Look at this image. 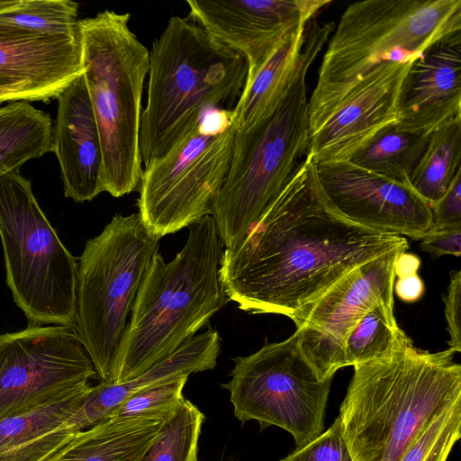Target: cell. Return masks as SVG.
Instances as JSON below:
<instances>
[{"label": "cell", "instance_id": "cell-1", "mask_svg": "<svg viewBox=\"0 0 461 461\" xmlns=\"http://www.w3.org/2000/svg\"><path fill=\"white\" fill-rule=\"evenodd\" d=\"M403 236L364 228L321 199L307 158L237 245L223 250L225 294L251 313L292 319L346 274L397 247Z\"/></svg>", "mask_w": 461, "mask_h": 461}, {"label": "cell", "instance_id": "cell-2", "mask_svg": "<svg viewBox=\"0 0 461 461\" xmlns=\"http://www.w3.org/2000/svg\"><path fill=\"white\" fill-rule=\"evenodd\" d=\"M454 354L420 350L410 339L387 357L354 366L339 416L353 461H400L436 418L461 402Z\"/></svg>", "mask_w": 461, "mask_h": 461}, {"label": "cell", "instance_id": "cell-3", "mask_svg": "<svg viewBox=\"0 0 461 461\" xmlns=\"http://www.w3.org/2000/svg\"><path fill=\"white\" fill-rule=\"evenodd\" d=\"M170 262L158 251L141 279L113 366V382L131 380L171 355L229 301L220 276L222 243L212 215L188 226Z\"/></svg>", "mask_w": 461, "mask_h": 461}, {"label": "cell", "instance_id": "cell-4", "mask_svg": "<svg viewBox=\"0 0 461 461\" xmlns=\"http://www.w3.org/2000/svg\"><path fill=\"white\" fill-rule=\"evenodd\" d=\"M247 73L246 59L190 15L171 17L149 51L140 131L144 167L176 145L210 111L233 110Z\"/></svg>", "mask_w": 461, "mask_h": 461}, {"label": "cell", "instance_id": "cell-5", "mask_svg": "<svg viewBox=\"0 0 461 461\" xmlns=\"http://www.w3.org/2000/svg\"><path fill=\"white\" fill-rule=\"evenodd\" d=\"M334 26L316 18L307 23L305 58L290 89L266 119L246 131H236L230 169L211 214L226 249L245 238L307 158L306 76Z\"/></svg>", "mask_w": 461, "mask_h": 461}, {"label": "cell", "instance_id": "cell-6", "mask_svg": "<svg viewBox=\"0 0 461 461\" xmlns=\"http://www.w3.org/2000/svg\"><path fill=\"white\" fill-rule=\"evenodd\" d=\"M130 14L104 10L79 21L84 76L104 162V192L121 197L139 190L141 98L149 51L131 30Z\"/></svg>", "mask_w": 461, "mask_h": 461}, {"label": "cell", "instance_id": "cell-7", "mask_svg": "<svg viewBox=\"0 0 461 461\" xmlns=\"http://www.w3.org/2000/svg\"><path fill=\"white\" fill-rule=\"evenodd\" d=\"M461 30V0H366L348 5L323 56L309 116L384 61L407 62Z\"/></svg>", "mask_w": 461, "mask_h": 461}, {"label": "cell", "instance_id": "cell-8", "mask_svg": "<svg viewBox=\"0 0 461 461\" xmlns=\"http://www.w3.org/2000/svg\"><path fill=\"white\" fill-rule=\"evenodd\" d=\"M158 240L138 213L115 214L78 259L74 329L104 382H113L127 319Z\"/></svg>", "mask_w": 461, "mask_h": 461}, {"label": "cell", "instance_id": "cell-9", "mask_svg": "<svg viewBox=\"0 0 461 461\" xmlns=\"http://www.w3.org/2000/svg\"><path fill=\"white\" fill-rule=\"evenodd\" d=\"M0 239L7 285L30 325L74 328L77 259L19 171L0 176Z\"/></svg>", "mask_w": 461, "mask_h": 461}, {"label": "cell", "instance_id": "cell-10", "mask_svg": "<svg viewBox=\"0 0 461 461\" xmlns=\"http://www.w3.org/2000/svg\"><path fill=\"white\" fill-rule=\"evenodd\" d=\"M235 134L232 110L214 109L144 167L138 214L153 236L160 240L212 214L230 169Z\"/></svg>", "mask_w": 461, "mask_h": 461}, {"label": "cell", "instance_id": "cell-11", "mask_svg": "<svg viewBox=\"0 0 461 461\" xmlns=\"http://www.w3.org/2000/svg\"><path fill=\"white\" fill-rule=\"evenodd\" d=\"M230 392L235 417L258 420L264 429L280 427L303 447L323 430L331 379L321 380L302 352L295 331L280 342L266 344L234 359Z\"/></svg>", "mask_w": 461, "mask_h": 461}, {"label": "cell", "instance_id": "cell-12", "mask_svg": "<svg viewBox=\"0 0 461 461\" xmlns=\"http://www.w3.org/2000/svg\"><path fill=\"white\" fill-rule=\"evenodd\" d=\"M96 375L73 327L0 334V420L80 392Z\"/></svg>", "mask_w": 461, "mask_h": 461}, {"label": "cell", "instance_id": "cell-13", "mask_svg": "<svg viewBox=\"0 0 461 461\" xmlns=\"http://www.w3.org/2000/svg\"><path fill=\"white\" fill-rule=\"evenodd\" d=\"M407 249L397 247L354 268L291 319L321 380L346 366L345 340L363 316L379 304H393L394 265Z\"/></svg>", "mask_w": 461, "mask_h": 461}, {"label": "cell", "instance_id": "cell-14", "mask_svg": "<svg viewBox=\"0 0 461 461\" xmlns=\"http://www.w3.org/2000/svg\"><path fill=\"white\" fill-rule=\"evenodd\" d=\"M312 161L321 199L347 221L413 240H421L431 230L430 206L411 186L349 160Z\"/></svg>", "mask_w": 461, "mask_h": 461}, {"label": "cell", "instance_id": "cell-15", "mask_svg": "<svg viewBox=\"0 0 461 461\" xmlns=\"http://www.w3.org/2000/svg\"><path fill=\"white\" fill-rule=\"evenodd\" d=\"M411 61H384L309 116L307 158L348 160L384 126L399 122L398 100Z\"/></svg>", "mask_w": 461, "mask_h": 461}, {"label": "cell", "instance_id": "cell-16", "mask_svg": "<svg viewBox=\"0 0 461 461\" xmlns=\"http://www.w3.org/2000/svg\"><path fill=\"white\" fill-rule=\"evenodd\" d=\"M330 0H188L189 14L247 60L249 82L282 39L306 25Z\"/></svg>", "mask_w": 461, "mask_h": 461}, {"label": "cell", "instance_id": "cell-17", "mask_svg": "<svg viewBox=\"0 0 461 461\" xmlns=\"http://www.w3.org/2000/svg\"><path fill=\"white\" fill-rule=\"evenodd\" d=\"M83 73L81 35L39 34L0 23V89L48 103Z\"/></svg>", "mask_w": 461, "mask_h": 461}, {"label": "cell", "instance_id": "cell-18", "mask_svg": "<svg viewBox=\"0 0 461 461\" xmlns=\"http://www.w3.org/2000/svg\"><path fill=\"white\" fill-rule=\"evenodd\" d=\"M398 112L401 127L427 133L461 116V30L442 36L411 60Z\"/></svg>", "mask_w": 461, "mask_h": 461}, {"label": "cell", "instance_id": "cell-19", "mask_svg": "<svg viewBox=\"0 0 461 461\" xmlns=\"http://www.w3.org/2000/svg\"><path fill=\"white\" fill-rule=\"evenodd\" d=\"M53 152L61 170L64 194L77 203L104 192L103 150L84 73L57 97Z\"/></svg>", "mask_w": 461, "mask_h": 461}, {"label": "cell", "instance_id": "cell-20", "mask_svg": "<svg viewBox=\"0 0 461 461\" xmlns=\"http://www.w3.org/2000/svg\"><path fill=\"white\" fill-rule=\"evenodd\" d=\"M220 351L221 337L216 330L210 329L194 335L167 357L131 380L122 383L102 381L90 386L82 404L59 427L69 434L87 429L104 420L122 402L142 389L214 368Z\"/></svg>", "mask_w": 461, "mask_h": 461}, {"label": "cell", "instance_id": "cell-21", "mask_svg": "<svg viewBox=\"0 0 461 461\" xmlns=\"http://www.w3.org/2000/svg\"><path fill=\"white\" fill-rule=\"evenodd\" d=\"M306 25L287 33L245 84L232 110L237 131H246L266 119L290 89L305 58Z\"/></svg>", "mask_w": 461, "mask_h": 461}, {"label": "cell", "instance_id": "cell-22", "mask_svg": "<svg viewBox=\"0 0 461 461\" xmlns=\"http://www.w3.org/2000/svg\"><path fill=\"white\" fill-rule=\"evenodd\" d=\"M170 415L105 419L70 436L42 461H137Z\"/></svg>", "mask_w": 461, "mask_h": 461}, {"label": "cell", "instance_id": "cell-23", "mask_svg": "<svg viewBox=\"0 0 461 461\" xmlns=\"http://www.w3.org/2000/svg\"><path fill=\"white\" fill-rule=\"evenodd\" d=\"M51 151L53 125L47 113L26 100L0 108V176Z\"/></svg>", "mask_w": 461, "mask_h": 461}, {"label": "cell", "instance_id": "cell-24", "mask_svg": "<svg viewBox=\"0 0 461 461\" xmlns=\"http://www.w3.org/2000/svg\"><path fill=\"white\" fill-rule=\"evenodd\" d=\"M430 133L406 130L398 122L380 129L348 160L356 166L410 185Z\"/></svg>", "mask_w": 461, "mask_h": 461}, {"label": "cell", "instance_id": "cell-25", "mask_svg": "<svg viewBox=\"0 0 461 461\" xmlns=\"http://www.w3.org/2000/svg\"><path fill=\"white\" fill-rule=\"evenodd\" d=\"M461 169V116L451 119L429 135L410 185L429 206L447 191Z\"/></svg>", "mask_w": 461, "mask_h": 461}, {"label": "cell", "instance_id": "cell-26", "mask_svg": "<svg viewBox=\"0 0 461 461\" xmlns=\"http://www.w3.org/2000/svg\"><path fill=\"white\" fill-rule=\"evenodd\" d=\"M409 339L396 321L393 304H379L365 314L347 337L345 365L354 366L387 357Z\"/></svg>", "mask_w": 461, "mask_h": 461}, {"label": "cell", "instance_id": "cell-27", "mask_svg": "<svg viewBox=\"0 0 461 461\" xmlns=\"http://www.w3.org/2000/svg\"><path fill=\"white\" fill-rule=\"evenodd\" d=\"M78 6L69 0H0V23L39 34L79 37Z\"/></svg>", "mask_w": 461, "mask_h": 461}, {"label": "cell", "instance_id": "cell-28", "mask_svg": "<svg viewBox=\"0 0 461 461\" xmlns=\"http://www.w3.org/2000/svg\"><path fill=\"white\" fill-rule=\"evenodd\" d=\"M204 415L184 400L165 420L137 461H198L197 450Z\"/></svg>", "mask_w": 461, "mask_h": 461}, {"label": "cell", "instance_id": "cell-29", "mask_svg": "<svg viewBox=\"0 0 461 461\" xmlns=\"http://www.w3.org/2000/svg\"><path fill=\"white\" fill-rule=\"evenodd\" d=\"M89 387L52 403L0 420V456L63 423L82 404Z\"/></svg>", "mask_w": 461, "mask_h": 461}, {"label": "cell", "instance_id": "cell-30", "mask_svg": "<svg viewBox=\"0 0 461 461\" xmlns=\"http://www.w3.org/2000/svg\"><path fill=\"white\" fill-rule=\"evenodd\" d=\"M461 402L436 418L405 451L400 461H447L460 438Z\"/></svg>", "mask_w": 461, "mask_h": 461}, {"label": "cell", "instance_id": "cell-31", "mask_svg": "<svg viewBox=\"0 0 461 461\" xmlns=\"http://www.w3.org/2000/svg\"><path fill=\"white\" fill-rule=\"evenodd\" d=\"M187 378L182 377L142 389L122 402L105 419L170 415L185 400L183 390Z\"/></svg>", "mask_w": 461, "mask_h": 461}, {"label": "cell", "instance_id": "cell-32", "mask_svg": "<svg viewBox=\"0 0 461 461\" xmlns=\"http://www.w3.org/2000/svg\"><path fill=\"white\" fill-rule=\"evenodd\" d=\"M281 461H353L339 418L325 432Z\"/></svg>", "mask_w": 461, "mask_h": 461}, {"label": "cell", "instance_id": "cell-33", "mask_svg": "<svg viewBox=\"0 0 461 461\" xmlns=\"http://www.w3.org/2000/svg\"><path fill=\"white\" fill-rule=\"evenodd\" d=\"M433 230L461 228V169L445 194L430 205Z\"/></svg>", "mask_w": 461, "mask_h": 461}, {"label": "cell", "instance_id": "cell-34", "mask_svg": "<svg viewBox=\"0 0 461 461\" xmlns=\"http://www.w3.org/2000/svg\"><path fill=\"white\" fill-rule=\"evenodd\" d=\"M447 330L449 334V349L461 351L460 332V301H461V270L451 273L449 285L443 297Z\"/></svg>", "mask_w": 461, "mask_h": 461}, {"label": "cell", "instance_id": "cell-35", "mask_svg": "<svg viewBox=\"0 0 461 461\" xmlns=\"http://www.w3.org/2000/svg\"><path fill=\"white\" fill-rule=\"evenodd\" d=\"M423 251L433 257L451 255L461 256V228L450 230H431L421 239L420 244Z\"/></svg>", "mask_w": 461, "mask_h": 461}, {"label": "cell", "instance_id": "cell-36", "mask_svg": "<svg viewBox=\"0 0 461 461\" xmlns=\"http://www.w3.org/2000/svg\"><path fill=\"white\" fill-rule=\"evenodd\" d=\"M393 290L402 301L413 303L420 299L425 287L418 273H414L398 276L393 284Z\"/></svg>", "mask_w": 461, "mask_h": 461}, {"label": "cell", "instance_id": "cell-37", "mask_svg": "<svg viewBox=\"0 0 461 461\" xmlns=\"http://www.w3.org/2000/svg\"><path fill=\"white\" fill-rule=\"evenodd\" d=\"M420 265V258L411 253L402 252L401 253L394 265V276L395 277L414 274L418 272Z\"/></svg>", "mask_w": 461, "mask_h": 461}, {"label": "cell", "instance_id": "cell-38", "mask_svg": "<svg viewBox=\"0 0 461 461\" xmlns=\"http://www.w3.org/2000/svg\"><path fill=\"white\" fill-rule=\"evenodd\" d=\"M23 100L22 97L11 91L0 89V103L5 101H18Z\"/></svg>", "mask_w": 461, "mask_h": 461}]
</instances>
